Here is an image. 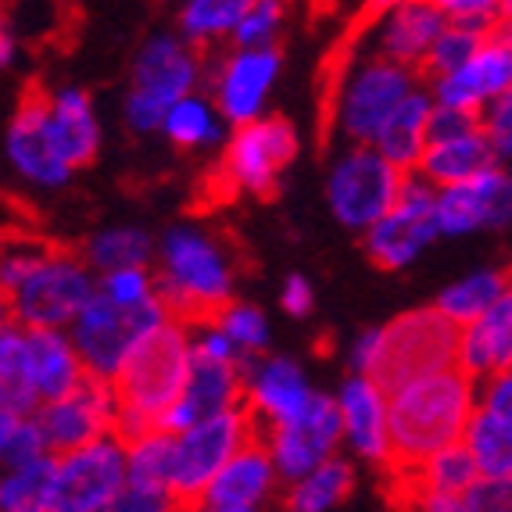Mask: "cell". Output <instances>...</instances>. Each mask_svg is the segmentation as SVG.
<instances>
[{
	"label": "cell",
	"mask_w": 512,
	"mask_h": 512,
	"mask_svg": "<svg viewBox=\"0 0 512 512\" xmlns=\"http://www.w3.org/2000/svg\"><path fill=\"white\" fill-rule=\"evenodd\" d=\"M283 308H287L291 316H308V312H312V287H308L301 276H291L287 287H283Z\"/></svg>",
	"instance_id": "48"
},
{
	"label": "cell",
	"mask_w": 512,
	"mask_h": 512,
	"mask_svg": "<svg viewBox=\"0 0 512 512\" xmlns=\"http://www.w3.org/2000/svg\"><path fill=\"white\" fill-rule=\"evenodd\" d=\"M455 348H459V326L448 323L437 308H416L380 330L366 380L380 398H391L423 376L455 366Z\"/></svg>",
	"instance_id": "3"
},
{
	"label": "cell",
	"mask_w": 512,
	"mask_h": 512,
	"mask_svg": "<svg viewBox=\"0 0 512 512\" xmlns=\"http://www.w3.org/2000/svg\"><path fill=\"white\" fill-rule=\"evenodd\" d=\"M480 40H484V36H473V33H466V29L444 26V33L434 40V47L427 51V58L419 61L412 76L430 79V83L437 86L441 79L455 76V72H459L462 65H466V61H470L473 54H477Z\"/></svg>",
	"instance_id": "37"
},
{
	"label": "cell",
	"mask_w": 512,
	"mask_h": 512,
	"mask_svg": "<svg viewBox=\"0 0 512 512\" xmlns=\"http://www.w3.org/2000/svg\"><path fill=\"white\" fill-rule=\"evenodd\" d=\"M512 362V298L505 294L495 301V308H487L477 323L459 330V348H455V366L470 380L480 376L509 373Z\"/></svg>",
	"instance_id": "22"
},
{
	"label": "cell",
	"mask_w": 512,
	"mask_h": 512,
	"mask_svg": "<svg viewBox=\"0 0 512 512\" xmlns=\"http://www.w3.org/2000/svg\"><path fill=\"white\" fill-rule=\"evenodd\" d=\"M248 11V0H194L180 15L183 33L190 36L194 51L215 47V40L237 29V22Z\"/></svg>",
	"instance_id": "35"
},
{
	"label": "cell",
	"mask_w": 512,
	"mask_h": 512,
	"mask_svg": "<svg viewBox=\"0 0 512 512\" xmlns=\"http://www.w3.org/2000/svg\"><path fill=\"white\" fill-rule=\"evenodd\" d=\"M341 409L326 394H308V405L301 409L298 419L269 427L265 448L273 459V473H280L283 480H305L308 473L323 466L330 459V452L341 441Z\"/></svg>",
	"instance_id": "11"
},
{
	"label": "cell",
	"mask_w": 512,
	"mask_h": 512,
	"mask_svg": "<svg viewBox=\"0 0 512 512\" xmlns=\"http://www.w3.org/2000/svg\"><path fill=\"white\" fill-rule=\"evenodd\" d=\"M341 427L348 430L355 452L369 462H387V419H384V398L366 376H355L344 384L341 402Z\"/></svg>",
	"instance_id": "27"
},
{
	"label": "cell",
	"mask_w": 512,
	"mask_h": 512,
	"mask_svg": "<svg viewBox=\"0 0 512 512\" xmlns=\"http://www.w3.org/2000/svg\"><path fill=\"white\" fill-rule=\"evenodd\" d=\"M248 394V380L240 376L237 362H215L208 355H201L197 348H190V366H187V384H183L180 398L158 423V434H183V430L215 419L222 412L244 405Z\"/></svg>",
	"instance_id": "13"
},
{
	"label": "cell",
	"mask_w": 512,
	"mask_h": 512,
	"mask_svg": "<svg viewBox=\"0 0 512 512\" xmlns=\"http://www.w3.org/2000/svg\"><path fill=\"white\" fill-rule=\"evenodd\" d=\"M26 333V355H29V380L43 405L58 402L72 394L86 380V369L79 362L76 348L61 330H22Z\"/></svg>",
	"instance_id": "23"
},
{
	"label": "cell",
	"mask_w": 512,
	"mask_h": 512,
	"mask_svg": "<svg viewBox=\"0 0 512 512\" xmlns=\"http://www.w3.org/2000/svg\"><path fill=\"white\" fill-rule=\"evenodd\" d=\"M126 487V448L115 437L58 455L40 512H104Z\"/></svg>",
	"instance_id": "5"
},
{
	"label": "cell",
	"mask_w": 512,
	"mask_h": 512,
	"mask_svg": "<svg viewBox=\"0 0 512 512\" xmlns=\"http://www.w3.org/2000/svg\"><path fill=\"white\" fill-rule=\"evenodd\" d=\"M51 137L65 169H83L97 154V122L83 90H61L51 108Z\"/></svg>",
	"instance_id": "28"
},
{
	"label": "cell",
	"mask_w": 512,
	"mask_h": 512,
	"mask_svg": "<svg viewBox=\"0 0 512 512\" xmlns=\"http://www.w3.org/2000/svg\"><path fill=\"white\" fill-rule=\"evenodd\" d=\"M265 437H269V423H262L255 416V430L244 441V448L208 484L205 498H201L205 509H255L273 491L276 473H273V459H269V448H265Z\"/></svg>",
	"instance_id": "20"
},
{
	"label": "cell",
	"mask_w": 512,
	"mask_h": 512,
	"mask_svg": "<svg viewBox=\"0 0 512 512\" xmlns=\"http://www.w3.org/2000/svg\"><path fill=\"white\" fill-rule=\"evenodd\" d=\"M162 126L176 147H197L215 137L212 108H208L205 101H197V97H183V101L172 104V108L165 111Z\"/></svg>",
	"instance_id": "39"
},
{
	"label": "cell",
	"mask_w": 512,
	"mask_h": 512,
	"mask_svg": "<svg viewBox=\"0 0 512 512\" xmlns=\"http://www.w3.org/2000/svg\"><path fill=\"white\" fill-rule=\"evenodd\" d=\"M162 323H169V319H165V312L158 308L154 294H151V301H144V305H137V308L111 305L104 294H94V298L83 305V312L72 319V348H76L86 376L108 384L111 373L126 359V351L133 348L144 333L158 330Z\"/></svg>",
	"instance_id": "6"
},
{
	"label": "cell",
	"mask_w": 512,
	"mask_h": 512,
	"mask_svg": "<svg viewBox=\"0 0 512 512\" xmlns=\"http://www.w3.org/2000/svg\"><path fill=\"white\" fill-rule=\"evenodd\" d=\"M280 69V47H262V51H240L222 61L219 79H215V104L230 122L248 126L262 108L265 90L273 86Z\"/></svg>",
	"instance_id": "21"
},
{
	"label": "cell",
	"mask_w": 512,
	"mask_h": 512,
	"mask_svg": "<svg viewBox=\"0 0 512 512\" xmlns=\"http://www.w3.org/2000/svg\"><path fill=\"white\" fill-rule=\"evenodd\" d=\"M36 409H40V398L29 380L26 333L18 326H8V330H0V412L33 419Z\"/></svg>",
	"instance_id": "31"
},
{
	"label": "cell",
	"mask_w": 512,
	"mask_h": 512,
	"mask_svg": "<svg viewBox=\"0 0 512 512\" xmlns=\"http://www.w3.org/2000/svg\"><path fill=\"white\" fill-rule=\"evenodd\" d=\"M348 79V90H344L341 104H337V122H341L344 133L355 144L366 147L373 144V137L380 133L387 115L409 97V86L416 76L391 65L387 58H373L366 69H359Z\"/></svg>",
	"instance_id": "16"
},
{
	"label": "cell",
	"mask_w": 512,
	"mask_h": 512,
	"mask_svg": "<svg viewBox=\"0 0 512 512\" xmlns=\"http://www.w3.org/2000/svg\"><path fill=\"white\" fill-rule=\"evenodd\" d=\"M8 326H15V312H11V298L0 294V330H8Z\"/></svg>",
	"instance_id": "53"
},
{
	"label": "cell",
	"mask_w": 512,
	"mask_h": 512,
	"mask_svg": "<svg viewBox=\"0 0 512 512\" xmlns=\"http://www.w3.org/2000/svg\"><path fill=\"white\" fill-rule=\"evenodd\" d=\"M376 341H380V330H369L359 341V348H355V366H359L362 376H366L369 362H373V355H376Z\"/></svg>",
	"instance_id": "50"
},
{
	"label": "cell",
	"mask_w": 512,
	"mask_h": 512,
	"mask_svg": "<svg viewBox=\"0 0 512 512\" xmlns=\"http://www.w3.org/2000/svg\"><path fill=\"white\" fill-rule=\"evenodd\" d=\"M298 154V137L294 126L280 115L262 122L237 126V137L226 147V158L219 162V172L233 183V190H251L262 201H273L280 194V176Z\"/></svg>",
	"instance_id": "10"
},
{
	"label": "cell",
	"mask_w": 512,
	"mask_h": 512,
	"mask_svg": "<svg viewBox=\"0 0 512 512\" xmlns=\"http://www.w3.org/2000/svg\"><path fill=\"white\" fill-rule=\"evenodd\" d=\"M409 509L412 512H462V495H434V491H427V495H419Z\"/></svg>",
	"instance_id": "49"
},
{
	"label": "cell",
	"mask_w": 512,
	"mask_h": 512,
	"mask_svg": "<svg viewBox=\"0 0 512 512\" xmlns=\"http://www.w3.org/2000/svg\"><path fill=\"white\" fill-rule=\"evenodd\" d=\"M477 409V380L448 366L391 394L387 419V473L419 470L430 455L462 441V430Z\"/></svg>",
	"instance_id": "2"
},
{
	"label": "cell",
	"mask_w": 512,
	"mask_h": 512,
	"mask_svg": "<svg viewBox=\"0 0 512 512\" xmlns=\"http://www.w3.org/2000/svg\"><path fill=\"white\" fill-rule=\"evenodd\" d=\"M444 26L448 22H444L437 4H402V8H394L391 22H387L380 58H387L405 72H416V65L427 58V51L444 33Z\"/></svg>",
	"instance_id": "25"
},
{
	"label": "cell",
	"mask_w": 512,
	"mask_h": 512,
	"mask_svg": "<svg viewBox=\"0 0 512 512\" xmlns=\"http://www.w3.org/2000/svg\"><path fill=\"white\" fill-rule=\"evenodd\" d=\"M505 294H509V273H505V269H498V273L487 269V273H477V276H470V280L448 287V291L437 298L434 308L448 323L462 330V326L477 323L487 308H495V301H502Z\"/></svg>",
	"instance_id": "32"
},
{
	"label": "cell",
	"mask_w": 512,
	"mask_h": 512,
	"mask_svg": "<svg viewBox=\"0 0 512 512\" xmlns=\"http://www.w3.org/2000/svg\"><path fill=\"white\" fill-rule=\"evenodd\" d=\"M15 54V36H11V15L0 8V65H8Z\"/></svg>",
	"instance_id": "51"
},
{
	"label": "cell",
	"mask_w": 512,
	"mask_h": 512,
	"mask_svg": "<svg viewBox=\"0 0 512 512\" xmlns=\"http://www.w3.org/2000/svg\"><path fill=\"white\" fill-rule=\"evenodd\" d=\"M104 512H169V502L162 495H137V491H126L108 505Z\"/></svg>",
	"instance_id": "47"
},
{
	"label": "cell",
	"mask_w": 512,
	"mask_h": 512,
	"mask_svg": "<svg viewBox=\"0 0 512 512\" xmlns=\"http://www.w3.org/2000/svg\"><path fill=\"white\" fill-rule=\"evenodd\" d=\"M90 298L94 280L86 273L83 258L58 244L15 291L11 312L22 330H61L83 312Z\"/></svg>",
	"instance_id": "7"
},
{
	"label": "cell",
	"mask_w": 512,
	"mask_h": 512,
	"mask_svg": "<svg viewBox=\"0 0 512 512\" xmlns=\"http://www.w3.org/2000/svg\"><path fill=\"white\" fill-rule=\"evenodd\" d=\"M165 280L176 291L187 294L194 305L212 312L222 323L226 308L233 305L230 298V269L222 262L219 248L212 240L194 230H172L165 237Z\"/></svg>",
	"instance_id": "14"
},
{
	"label": "cell",
	"mask_w": 512,
	"mask_h": 512,
	"mask_svg": "<svg viewBox=\"0 0 512 512\" xmlns=\"http://www.w3.org/2000/svg\"><path fill=\"white\" fill-rule=\"evenodd\" d=\"M280 18H283V4H276V0L248 4L244 18H240L237 29H233V43H237L240 51H262V47H273Z\"/></svg>",
	"instance_id": "40"
},
{
	"label": "cell",
	"mask_w": 512,
	"mask_h": 512,
	"mask_svg": "<svg viewBox=\"0 0 512 512\" xmlns=\"http://www.w3.org/2000/svg\"><path fill=\"white\" fill-rule=\"evenodd\" d=\"M308 394L312 391H308L301 369L287 359H273L269 366L255 369L244 402L262 423L280 427V423H291V419L301 416V409L308 405Z\"/></svg>",
	"instance_id": "24"
},
{
	"label": "cell",
	"mask_w": 512,
	"mask_h": 512,
	"mask_svg": "<svg viewBox=\"0 0 512 512\" xmlns=\"http://www.w3.org/2000/svg\"><path fill=\"white\" fill-rule=\"evenodd\" d=\"M251 430H255V412L244 402V405H237V409L222 412V416L205 419V423H197V427L176 434L169 487H165L169 512L201 509V498H205L208 484H212L215 473L244 448Z\"/></svg>",
	"instance_id": "4"
},
{
	"label": "cell",
	"mask_w": 512,
	"mask_h": 512,
	"mask_svg": "<svg viewBox=\"0 0 512 512\" xmlns=\"http://www.w3.org/2000/svg\"><path fill=\"white\" fill-rule=\"evenodd\" d=\"M480 133V115H470V111H452V108H430L427 115V147L434 144H452V140L473 137Z\"/></svg>",
	"instance_id": "42"
},
{
	"label": "cell",
	"mask_w": 512,
	"mask_h": 512,
	"mask_svg": "<svg viewBox=\"0 0 512 512\" xmlns=\"http://www.w3.org/2000/svg\"><path fill=\"white\" fill-rule=\"evenodd\" d=\"M462 512H512L509 480L477 477L466 491H462Z\"/></svg>",
	"instance_id": "45"
},
{
	"label": "cell",
	"mask_w": 512,
	"mask_h": 512,
	"mask_svg": "<svg viewBox=\"0 0 512 512\" xmlns=\"http://www.w3.org/2000/svg\"><path fill=\"white\" fill-rule=\"evenodd\" d=\"M487 169H495V154H491V144L484 140V133H473V137L452 140V144L423 147L416 176H423L434 190H448L470 183L473 176H480Z\"/></svg>",
	"instance_id": "29"
},
{
	"label": "cell",
	"mask_w": 512,
	"mask_h": 512,
	"mask_svg": "<svg viewBox=\"0 0 512 512\" xmlns=\"http://www.w3.org/2000/svg\"><path fill=\"white\" fill-rule=\"evenodd\" d=\"M434 108L427 94H409L398 108L387 115L380 133L373 137L376 154L384 158L391 169L398 172H416L419 154L427 147V115Z\"/></svg>",
	"instance_id": "26"
},
{
	"label": "cell",
	"mask_w": 512,
	"mask_h": 512,
	"mask_svg": "<svg viewBox=\"0 0 512 512\" xmlns=\"http://www.w3.org/2000/svg\"><path fill=\"white\" fill-rule=\"evenodd\" d=\"M51 466H54V455H47V459H40V462H29V466L0 473V512L40 509L47 480H51Z\"/></svg>",
	"instance_id": "38"
},
{
	"label": "cell",
	"mask_w": 512,
	"mask_h": 512,
	"mask_svg": "<svg viewBox=\"0 0 512 512\" xmlns=\"http://www.w3.org/2000/svg\"><path fill=\"white\" fill-rule=\"evenodd\" d=\"M462 448L470 452L473 470L484 480L512 477V423L484 409H473L470 423L462 430Z\"/></svg>",
	"instance_id": "30"
},
{
	"label": "cell",
	"mask_w": 512,
	"mask_h": 512,
	"mask_svg": "<svg viewBox=\"0 0 512 512\" xmlns=\"http://www.w3.org/2000/svg\"><path fill=\"white\" fill-rule=\"evenodd\" d=\"M151 258V237L144 230H111L90 244L86 262L97 265L104 276L122 269H144Z\"/></svg>",
	"instance_id": "36"
},
{
	"label": "cell",
	"mask_w": 512,
	"mask_h": 512,
	"mask_svg": "<svg viewBox=\"0 0 512 512\" xmlns=\"http://www.w3.org/2000/svg\"><path fill=\"white\" fill-rule=\"evenodd\" d=\"M219 333L233 344V348L262 351L265 341H269V323H265V316L258 312V308L237 305V301H233V305L226 308V316H222Z\"/></svg>",
	"instance_id": "41"
},
{
	"label": "cell",
	"mask_w": 512,
	"mask_h": 512,
	"mask_svg": "<svg viewBox=\"0 0 512 512\" xmlns=\"http://www.w3.org/2000/svg\"><path fill=\"white\" fill-rule=\"evenodd\" d=\"M509 176L502 169H487L462 187H448L434 201L437 233H473L480 226L509 222Z\"/></svg>",
	"instance_id": "19"
},
{
	"label": "cell",
	"mask_w": 512,
	"mask_h": 512,
	"mask_svg": "<svg viewBox=\"0 0 512 512\" xmlns=\"http://www.w3.org/2000/svg\"><path fill=\"white\" fill-rule=\"evenodd\" d=\"M36 512H40V509H36Z\"/></svg>",
	"instance_id": "55"
},
{
	"label": "cell",
	"mask_w": 512,
	"mask_h": 512,
	"mask_svg": "<svg viewBox=\"0 0 512 512\" xmlns=\"http://www.w3.org/2000/svg\"><path fill=\"white\" fill-rule=\"evenodd\" d=\"M33 423L43 437V448L54 452V459L101 441V437L111 434L108 384H101V380H94V376H86L72 394L58 398V402L40 405Z\"/></svg>",
	"instance_id": "15"
},
{
	"label": "cell",
	"mask_w": 512,
	"mask_h": 512,
	"mask_svg": "<svg viewBox=\"0 0 512 512\" xmlns=\"http://www.w3.org/2000/svg\"><path fill=\"white\" fill-rule=\"evenodd\" d=\"M190 366V341L187 330L162 323L158 330L144 333L126 359L111 373V437L129 448L158 434L165 412L176 405Z\"/></svg>",
	"instance_id": "1"
},
{
	"label": "cell",
	"mask_w": 512,
	"mask_h": 512,
	"mask_svg": "<svg viewBox=\"0 0 512 512\" xmlns=\"http://www.w3.org/2000/svg\"><path fill=\"white\" fill-rule=\"evenodd\" d=\"M437 190L416 172H402L394 208L366 233V255L380 269H402L437 237L434 226Z\"/></svg>",
	"instance_id": "9"
},
{
	"label": "cell",
	"mask_w": 512,
	"mask_h": 512,
	"mask_svg": "<svg viewBox=\"0 0 512 512\" xmlns=\"http://www.w3.org/2000/svg\"><path fill=\"white\" fill-rule=\"evenodd\" d=\"M398 183H402V172L391 169L373 147H355L333 169L330 205L344 226L362 230V226H373L391 212Z\"/></svg>",
	"instance_id": "12"
},
{
	"label": "cell",
	"mask_w": 512,
	"mask_h": 512,
	"mask_svg": "<svg viewBox=\"0 0 512 512\" xmlns=\"http://www.w3.org/2000/svg\"><path fill=\"white\" fill-rule=\"evenodd\" d=\"M197 76V54L194 47L180 43L176 36H154L137 58L133 69V94H129L126 115L137 129L162 126L165 111L194 90Z\"/></svg>",
	"instance_id": "8"
},
{
	"label": "cell",
	"mask_w": 512,
	"mask_h": 512,
	"mask_svg": "<svg viewBox=\"0 0 512 512\" xmlns=\"http://www.w3.org/2000/svg\"><path fill=\"white\" fill-rule=\"evenodd\" d=\"M51 108L54 97L47 94L43 79H29L22 97H18V111L8 129V154L22 176L54 187V183L69 180V169L61 165L58 151H54Z\"/></svg>",
	"instance_id": "17"
},
{
	"label": "cell",
	"mask_w": 512,
	"mask_h": 512,
	"mask_svg": "<svg viewBox=\"0 0 512 512\" xmlns=\"http://www.w3.org/2000/svg\"><path fill=\"white\" fill-rule=\"evenodd\" d=\"M509 79H512V54H509V22H505V26H498L495 33H487L480 40L477 54L455 76L437 83V101H441V108L480 115L484 101H495V97L509 94Z\"/></svg>",
	"instance_id": "18"
},
{
	"label": "cell",
	"mask_w": 512,
	"mask_h": 512,
	"mask_svg": "<svg viewBox=\"0 0 512 512\" xmlns=\"http://www.w3.org/2000/svg\"><path fill=\"white\" fill-rule=\"evenodd\" d=\"M101 294L111 301V305L137 308V305H144V301H151V280H147L144 269H122V273L104 276Z\"/></svg>",
	"instance_id": "43"
},
{
	"label": "cell",
	"mask_w": 512,
	"mask_h": 512,
	"mask_svg": "<svg viewBox=\"0 0 512 512\" xmlns=\"http://www.w3.org/2000/svg\"><path fill=\"white\" fill-rule=\"evenodd\" d=\"M172 444H176V437H169V434H151V437H144V441L129 444L126 448V491L165 498L169 470H172Z\"/></svg>",
	"instance_id": "34"
},
{
	"label": "cell",
	"mask_w": 512,
	"mask_h": 512,
	"mask_svg": "<svg viewBox=\"0 0 512 512\" xmlns=\"http://www.w3.org/2000/svg\"><path fill=\"white\" fill-rule=\"evenodd\" d=\"M351 487H355L351 462L333 459L330 455L323 466H316L305 480H298V484L287 491L283 509L287 512H326L337 502H344V498L351 495Z\"/></svg>",
	"instance_id": "33"
},
{
	"label": "cell",
	"mask_w": 512,
	"mask_h": 512,
	"mask_svg": "<svg viewBox=\"0 0 512 512\" xmlns=\"http://www.w3.org/2000/svg\"><path fill=\"white\" fill-rule=\"evenodd\" d=\"M0 459H4V470H18V466L47 459V448H43V437H40V430H36L33 419H22V423H18L8 448L0 452Z\"/></svg>",
	"instance_id": "44"
},
{
	"label": "cell",
	"mask_w": 512,
	"mask_h": 512,
	"mask_svg": "<svg viewBox=\"0 0 512 512\" xmlns=\"http://www.w3.org/2000/svg\"><path fill=\"white\" fill-rule=\"evenodd\" d=\"M197 512H255V509H205V505H201Z\"/></svg>",
	"instance_id": "54"
},
{
	"label": "cell",
	"mask_w": 512,
	"mask_h": 512,
	"mask_svg": "<svg viewBox=\"0 0 512 512\" xmlns=\"http://www.w3.org/2000/svg\"><path fill=\"white\" fill-rule=\"evenodd\" d=\"M18 423H22L18 416H11V412H0V452L8 448V441H11V434H15Z\"/></svg>",
	"instance_id": "52"
},
{
	"label": "cell",
	"mask_w": 512,
	"mask_h": 512,
	"mask_svg": "<svg viewBox=\"0 0 512 512\" xmlns=\"http://www.w3.org/2000/svg\"><path fill=\"white\" fill-rule=\"evenodd\" d=\"M512 384H509V373H495V376H487V384H484V402H480V409L491 412V416L498 419H509L512 423Z\"/></svg>",
	"instance_id": "46"
}]
</instances>
